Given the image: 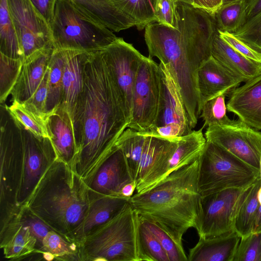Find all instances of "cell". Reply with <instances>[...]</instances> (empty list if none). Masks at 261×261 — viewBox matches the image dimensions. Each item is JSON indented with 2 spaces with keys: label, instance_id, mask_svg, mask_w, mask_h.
Listing matches in <instances>:
<instances>
[{
  "label": "cell",
  "instance_id": "6da1fadb",
  "mask_svg": "<svg viewBox=\"0 0 261 261\" xmlns=\"http://www.w3.org/2000/svg\"><path fill=\"white\" fill-rule=\"evenodd\" d=\"M72 123L79 150L72 167L87 182L117 148V141L129 123L101 49L85 54L83 88Z\"/></svg>",
  "mask_w": 261,
  "mask_h": 261
},
{
  "label": "cell",
  "instance_id": "7a4b0ae2",
  "mask_svg": "<svg viewBox=\"0 0 261 261\" xmlns=\"http://www.w3.org/2000/svg\"><path fill=\"white\" fill-rule=\"evenodd\" d=\"M177 12V28L152 23L145 27L144 38L148 57L168 65L179 87L189 126L194 128L201 110L198 70L211 56L218 30L214 16L202 9L178 2Z\"/></svg>",
  "mask_w": 261,
  "mask_h": 261
},
{
  "label": "cell",
  "instance_id": "3957f363",
  "mask_svg": "<svg viewBox=\"0 0 261 261\" xmlns=\"http://www.w3.org/2000/svg\"><path fill=\"white\" fill-rule=\"evenodd\" d=\"M49 138L33 134L1 104L0 229L27 205L43 175L57 159Z\"/></svg>",
  "mask_w": 261,
  "mask_h": 261
},
{
  "label": "cell",
  "instance_id": "277c9868",
  "mask_svg": "<svg viewBox=\"0 0 261 261\" xmlns=\"http://www.w3.org/2000/svg\"><path fill=\"white\" fill-rule=\"evenodd\" d=\"M199 161L171 172L150 190L134 194L129 203L141 221L155 224L180 246L184 234L196 228L201 211Z\"/></svg>",
  "mask_w": 261,
  "mask_h": 261
},
{
  "label": "cell",
  "instance_id": "5b68a950",
  "mask_svg": "<svg viewBox=\"0 0 261 261\" xmlns=\"http://www.w3.org/2000/svg\"><path fill=\"white\" fill-rule=\"evenodd\" d=\"M90 204L86 182L70 165L57 159L42 177L27 206L53 230L81 244Z\"/></svg>",
  "mask_w": 261,
  "mask_h": 261
},
{
  "label": "cell",
  "instance_id": "8992f818",
  "mask_svg": "<svg viewBox=\"0 0 261 261\" xmlns=\"http://www.w3.org/2000/svg\"><path fill=\"white\" fill-rule=\"evenodd\" d=\"M140 219L130 203L86 237L81 261H147L139 234Z\"/></svg>",
  "mask_w": 261,
  "mask_h": 261
},
{
  "label": "cell",
  "instance_id": "52a82bcc",
  "mask_svg": "<svg viewBox=\"0 0 261 261\" xmlns=\"http://www.w3.org/2000/svg\"><path fill=\"white\" fill-rule=\"evenodd\" d=\"M49 26L56 49L94 52L117 38L111 30L82 13L69 0H57Z\"/></svg>",
  "mask_w": 261,
  "mask_h": 261
},
{
  "label": "cell",
  "instance_id": "ba28073f",
  "mask_svg": "<svg viewBox=\"0 0 261 261\" xmlns=\"http://www.w3.org/2000/svg\"><path fill=\"white\" fill-rule=\"evenodd\" d=\"M198 161V189L202 197L227 189L246 188L260 176V170L211 142L206 141Z\"/></svg>",
  "mask_w": 261,
  "mask_h": 261
},
{
  "label": "cell",
  "instance_id": "9c48e42d",
  "mask_svg": "<svg viewBox=\"0 0 261 261\" xmlns=\"http://www.w3.org/2000/svg\"><path fill=\"white\" fill-rule=\"evenodd\" d=\"M161 79L159 64L152 58L144 56L136 79L132 118L127 128L144 132L154 126L160 99Z\"/></svg>",
  "mask_w": 261,
  "mask_h": 261
},
{
  "label": "cell",
  "instance_id": "30bf717a",
  "mask_svg": "<svg viewBox=\"0 0 261 261\" xmlns=\"http://www.w3.org/2000/svg\"><path fill=\"white\" fill-rule=\"evenodd\" d=\"M247 188L227 189L201 196L196 228L199 238H212L234 231L235 217Z\"/></svg>",
  "mask_w": 261,
  "mask_h": 261
},
{
  "label": "cell",
  "instance_id": "8fae6325",
  "mask_svg": "<svg viewBox=\"0 0 261 261\" xmlns=\"http://www.w3.org/2000/svg\"><path fill=\"white\" fill-rule=\"evenodd\" d=\"M23 54V62L54 49L50 26L30 0H7Z\"/></svg>",
  "mask_w": 261,
  "mask_h": 261
},
{
  "label": "cell",
  "instance_id": "7c38bea8",
  "mask_svg": "<svg viewBox=\"0 0 261 261\" xmlns=\"http://www.w3.org/2000/svg\"><path fill=\"white\" fill-rule=\"evenodd\" d=\"M204 137L259 170L261 166V132L240 119L229 125L208 126Z\"/></svg>",
  "mask_w": 261,
  "mask_h": 261
},
{
  "label": "cell",
  "instance_id": "4fadbf2b",
  "mask_svg": "<svg viewBox=\"0 0 261 261\" xmlns=\"http://www.w3.org/2000/svg\"><path fill=\"white\" fill-rule=\"evenodd\" d=\"M110 67L121 94L125 114L132 118L134 88L138 70L144 57L134 46L122 38H117L101 49Z\"/></svg>",
  "mask_w": 261,
  "mask_h": 261
},
{
  "label": "cell",
  "instance_id": "5bb4252c",
  "mask_svg": "<svg viewBox=\"0 0 261 261\" xmlns=\"http://www.w3.org/2000/svg\"><path fill=\"white\" fill-rule=\"evenodd\" d=\"M179 138L146 136L134 180L136 193L150 190L167 176L169 161L177 147Z\"/></svg>",
  "mask_w": 261,
  "mask_h": 261
},
{
  "label": "cell",
  "instance_id": "9a60e30c",
  "mask_svg": "<svg viewBox=\"0 0 261 261\" xmlns=\"http://www.w3.org/2000/svg\"><path fill=\"white\" fill-rule=\"evenodd\" d=\"M133 181L123 152L117 147L86 184L91 201L102 196H122L123 188Z\"/></svg>",
  "mask_w": 261,
  "mask_h": 261
},
{
  "label": "cell",
  "instance_id": "2e32d148",
  "mask_svg": "<svg viewBox=\"0 0 261 261\" xmlns=\"http://www.w3.org/2000/svg\"><path fill=\"white\" fill-rule=\"evenodd\" d=\"M161 95L157 118L154 126L178 124L188 133L190 128L184 104L178 85L167 64L160 61Z\"/></svg>",
  "mask_w": 261,
  "mask_h": 261
},
{
  "label": "cell",
  "instance_id": "e0dca14e",
  "mask_svg": "<svg viewBox=\"0 0 261 261\" xmlns=\"http://www.w3.org/2000/svg\"><path fill=\"white\" fill-rule=\"evenodd\" d=\"M226 107L243 122L261 130V73L234 89Z\"/></svg>",
  "mask_w": 261,
  "mask_h": 261
},
{
  "label": "cell",
  "instance_id": "ac0fdd59",
  "mask_svg": "<svg viewBox=\"0 0 261 261\" xmlns=\"http://www.w3.org/2000/svg\"><path fill=\"white\" fill-rule=\"evenodd\" d=\"M242 82L211 56L201 65L197 72V86L201 107L209 99L221 94L227 95Z\"/></svg>",
  "mask_w": 261,
  "mask_h": 261
},
{
  "label": "cell",
  "instance_id": "d6986e66",
  "mask_svg": "<svg viewBox=\"0 0 261 261\" xmlns=\"http://www.w3.org/2000/svg\"><path fill=\"white\" fill-rule=\"evenodd\" d=\"M59 50L62 51L64 60L60 107L67 112L72 121L74 108L83 88V62L86 51Z\"/></svg>",
  "mask_w": 261,
  "mask_h": 261
},
{
  "label": "cell",
  "instance_id": "ffe728a7",
  "mask_svg": "<svg viewBox=\"0 0 261 261\" xmlns=\"http://www.w3.org/2000/svg\"><path fill=\"white\" fill-rule=\"evenodd\" d=\"M46 124L49 138L59 159L72 167L78 154L71 119L59 107L48 116Z\"/></svg>",
  "mask_w": 261,
  "mask_h": 261
},
{
  "label": "cell",
  "instance_id": "44dd1931",
  "mask_svg": "<svg viewBox=\"0 0 261 261\" xmlns=\"http://www.w3.org/2000/svg\"><path fill=\"white\" fill-rule=\"evenodd\" d=\"M0 248L4 257L24 260L37 250V241L28 226L15 218L0 229Z\"/></svg>",
  "mask_w": 261,
  "mask_h": 261
},
{
  "label": "cell",
  "instance_id": "7402d4cb",
  "mask_svg": "<svg viewBox=\"0 0 261 261\" xmlns=\"http://www.w3.org/2000/svg\"><path fill=\"white\" fill-rule=\"evenodd\" d=\"M211 54V56L242 82L261 73V64L244 57L234 50L220 37L218 30L212 40Z\"/></svg>",
  "mask_w": 261,
  "mask_h": 261
},
{
  "label": "cell",
  "instance_id": "603a6c76",
  "mask_svg": "<svg viewBox=\"0 0 261 261\" xmlns=\"http://www.w3.org/2000/svg\"><path fill=\"white\" fill-rule=\"evenodd\" d=\"M53 50H44L23 62L11 93L13 100L24 102L34 94L46 72Z\"/></svg>",
  "mask_w": 261,
  "mask_h": 261
},
{
  "label": "cell",
  "instance_id": "cb8c5ba5",
  "mask_svg": "<svg viewBox=\"0 0 261 261\" xmlns=\"http://www.w3.org/2000/svg\"><path fill=\"white\" fill-rule=\"evenodd\" d=\"M69 1L82 13L112 31L118 32L136 25L110 0Z\"/></svg>",
  "mask_w": 261,
  "mask_h": 261
},
{
  "label": "cell",
  "instance_id": "d4e9b609",
  "mask_svg": "<svg viewBox=\"0 0 261 261\" xmlns=\"http://www.w3.org/2000/svg\"><path fill=\"white\" fill-rule=\"evenodd\" d=\"M241 239L234 230L214 237L199 238L189 250L188 261H232Z\"/></svg>",
  "mask_w": 261,
  "mask_h": 261
},
{
  "label": "cell",
  "instance_id": "484cf974",
  "mask_svg": "<svg viewBox=\"0 0 261 261\" xmlns=\"http://www.w3.org/2000/svg\"><path fill=\"white\" fill-rule=\"evenodd\" d=\"M129 199L118 196H102L91 200L82 229V241L123 211L129 203Z\"/></svg>",
  "mask_w": 261,
  "mask_h": 261
},
{
  "label": "cell",
  "instance_id": "4316f807",
  "mask_svg": "<svg viewBox=\"0 0 261 261\" xmlns=\"http://www.w3.org/2000/svg\"><path fill=\"white\" fill-rule=\"evenodd\" d=\"M260 187V176L247 188L245 196L238 209L234 219V230L241 238L253 232L260 205L259 197Z\"/></svg>",
  "mask_w": 261,
  "mask_h": 261
},
{
  "label": "cell",
  "instance_id": "83f0119b",
  "mask_svg": "<svg viewBox=\"0 0 261 261\" xmlns=\"http://www.w3.org/2000/svg\"><path fill=\"white\" fill-rule=\"evenodd\" d=\"M203 127L179 137L177 147L169 161L167 175L198 159L206 142L202 133Z\"/></svg>",
  "mask_w": 261,
  "mask_h": 261
},
{
  "label": "cell",
  "instance_id": "f1b7e54d",
  "mask_svg": "<svg viewBox=\"0 0 261 261\" xmlns=\"http://www.w3.org/2000/svg\"><path fill=\"white\" fill-rule=\"evenodd\" d=\"M50 253L56 260L81 261V244L51 230L44 238L38 254ZM42 258V257H41Z\"/></svg>",
  "mask_w": 261,
  "mask_h": 261
},
{
  "label": "cell",
  "instance_id": "f546056e",
  "mask_svg": "<svg viewBox=\"0 0 261 261\" xmlns=\"http://www.w3.org/2000/svg\"><path fill=\"white\" fill-rule=\"evenodd\" d=\"M0 53L23 60V54L12 20L7 0H0Z\"/></svg>",
  "mask_w": 261,
  "mask_h": 261
},
{
  "label": "cell",
  "instance_id": "4dcf8cb0",
  "mask_svg": "<svg viewBox=\"0 0 261 261\" xmlns=\"http://www.w3.org/2000/svg\"><path fill=\"white\" fill-rule=\"evenodd\" d=\"M64 60L62 51L54 48L49 64L48 95L45 108L47 117L60 106Z\"/></svg>",
  "mask_w": 261,
  "mask_h": 261
},
{
  "label": "cell",
  "instance_id": "1f68e13d",
  "mask_svg": "<svg viewBox=\"0 0 261 261\" xmlns=\"http://www.w3.org/2000/svg\"><path fill=\"white\" fill-rule=\"evenodd\" d=\"M120 11L132 18L138 30L156 22L154 16L157 0H110Z\"/></svg>",
  "mask_w": 261,
  "mask_h": 261
},
{
  "label": "cell",
  "instance_id": "d6a6232c",
  "mask_svg": "<svg viewBox=\"0 0 261 261\" xmlns=\"http://www.w3.org/2000/svg\"><path fill=\"white\" fill-rule=\"evenodd\" d=\"M7 108L12 117L25 128L37 136L49 138L46 119L25 103L13 100Z\"/></svg>",
  "mask_w": 261,
  "mask_h": 261
},
{
  "label": "cell",
  "instance_id": "836d02e7",
  "mask_svg": "<svg viewBox=\"0 0 261 261\" xmlns=\"http://www.w3.org/2000/svg\"><path fill=\"white\" fill-rule=\"evenodd\" d=\"M145 140L146 136L140 134L134 129L127 128L122 133L116 142V147L120 148L123 152L134 181Z\"/></svg>",
  "mask_w": 261,
  "mask_h": 261
},
{
  "label": "cell",
  "instance_id": "e575fe53",
  "mask_svg": "<svg viewBox=\"0 0 261 261\" xmlns=\"http://www.w3.org/2000/svg\"><path fill=\"white\" fill-rule=\"evenodd\" d=\"M246 0L222 5L214 14L217 30L233 34L243 24Z\"/></svg>",
  "mask_w": 261,
  "mask_h": 261
},
{
  "label": "cell",
  "instance_id": "d590c367",
  "mask_svg": "<svg viewBox=\"0 0 261 261\" xmlns=\"http://www.w3.org/2000/svg\"><path fill=\"white\" fill-rule=\"evenodd\" d=\"M23 62L0 53V102L5 103L19 75Z\"/></svg>",
  "mask_w": 261,
  "mask_h": 261
},
{
  "label": "cell",
  "instance_id": "8d00e7d4",
  "mask_svg": "<svg viewBox=\"0 0 261 261\" xmlns=\"http://www.w3.org/2000/svg\"><path fill=\"white\" fill-rule=\"evenodd\" d=\"M226 94L216 96L204 102L201 107L199 117L204 121L203 127L213 125L227 126L233 124L235 120L226 115Z\"/></svg>",
  "mask_w": 261,
  "mask_h": 261
},
{
  "label": "cell",
  "instance_id": "74e56055",
  "mask_svg": "<svg viewBox=\"0 0 261 261\" xmlns=\"http://www.w3.org/2000/svg\"><path fill=\"white\" fill-rule=\"evenodd\" d=\"M141 221L160 242L166 252L169 261H188L184 247L178 245L165 231L154 223Z\"/></svg>",
  "mask_w": 261,
  "mask_h": 261
},
{
  "label": "cell",
  "instance_id": "f35d334b",
  "mask_svg": "<svg viewBox=\"0 0 261 261\" xmlns=\"http://www.w3.org/2000/svg\"><path fill=\"white\" fill-rule=\"evenodd\" d=\"M232 261H261V231L241 238Z\"/></svg>",
  "mask_w": 261,
  "mask_h": 261
},
{
  "label": "cell",
  "instance_id": "ab89813d",
  "mask_svg": "<svg viewBox=\"0 0 261 261\" xmlns=\"http://www.w3.org/2000/svg\"><path fill=\"white\" fill-rule=\"evenodd\" d=\"M15 218L29 228L37 241V250L34 254H39L44 238L49 231L53 229L31 211L27 206L20 211Z\"/></svg>",
  "mask_w": 261,
  "mask_h": 261
},
{
  "label": "cell",
  "instance_id": "60d3db41",
  "mask_svg": "<svg viewBox=\"0 0 261 261\" xmlns=\"http://www.w3.org/2000/svg\"><path fill=\"white\" fill-rule=\"evenodd\" d=\"M232 34L261 54V12L246 22Z\"/></svg>",
  "mask_w": 261,
  "mask_h": 261
},
{
  "label": "cell",
  "instance_id": "b9f144b4",
  "mask_svg": "<svg viewBox=\"0 0 261 261\" xmlns=\"http://www.w3.org/2000/svg\"><path fill=\"white\" fill-rule=\"evenodd\" d=\"M139 234L141 246L147 261H169L160 242L141 221Z\"/></svg>",
  "mask_w": 261,
  "mask_h": 261
},
{
  "label": "cell",
  "instance_id": "7bdbcfd3",
  "mask_svg": "<svg viewBox=\"0 0 261 261\" xmlns=\"http://www.w3.org/2000/svg\"><path fill=\"white\" fill-rule=\"evenodd\" d=\"M177 2L176 0H157L154 13L156 22L177 28Z\"/></svg>",
  "mask_w": 261,
  "mask_h": 261
},
{
  "label": "cell",
  "instance_id": "ee69618b",
  "mask_svg": "<svg viewBox=\"0 0 261 261\" xmlns=\"http://www.w3.org/2000/svg\"><path fill=\"white\" fill-rule=\"evenodd\" d=\"M49 66L44 76L34 94L25 103L37 113L47 119L45 108L48 95Z\"/></svg>",
  "mask_w": 261,
  "mask_h": 261
},
{
  "label": "cell",
  "instance_id": "f6af8a7d",
  "mask_svg": "<svg viewBox=\"0 0 261 261\" xmlns=\"http://www.w3.org/2000/svg\"><path fill=\"white\" fill-rule=\"evenodd\" d=\"M220 37L244 57L261 64V54L255 51L232 34L218 30Z\"/></svg>",
  "mask_w": 261,
  "mask_h": 261
},
{
  "label": "cell",
  "instance_id": "bcb514c9",
  "mask_svg": "<svg viewBox=\"0 0 261 261\" xmlns=\"http://www.w3.org/2000/svg\"><path fill=\"white\" fill-rule=\"evenodd\" d=\"M138 133L145 136H152L164 139H171L189 134L178 124L153 126L145 132Z\"/></svg>",
  "mask_w": 261,
  "mask_h": 261
},
{
  "label": "cell",
  "instance_id": "7dc6e473",
  "mask_svg": "<svg viewBox=\"0 0 261 261\" xmlns=\"http://www.w3.org/2000/svg\"><path fill=\"white\" fill-rule=\"evenodd\" d=\"M30 1L49 25L53 17L57 0Z\"/></svg>",
  "mask_w": 261,
  "mask_h": 261
},
{
  "label": "cell",
  "instance_id": "c3c4849f",
  "mask_svg": "<svg viewBox=\"0 0 261 261\" xmlns=\"http://www.w3.org/2000/svg\"><path fill=\"white\" fill-rule=\"evenodd\" d=\"M223 0H193L192 6L202 9L212 15L222 5Z\"/></svg>",
  "mask_w": 261,
  "mask_h": 261
},
{
  "label": "cell",
  "instance_id": "681fc988",
  "mask_svg": "<svg viewBox=\"0 0 261 261\" xmlns=\"http://www.w3.org/2000/svg\"><path fill=\"white\" fill-rule=\"evenodd\" d=\"M246 7L243 24L261 12V0H246Z\"/></svg>",
  "mask_w": 261,
  "mask_h": 261
},
{
  "label": "cell",
  "instance_id": "f907efd6",
  "mask_svg": "<svg viewBox=\"0 0 261 261\" xmlns=\"http://www.w3.org/2000/svg\"><path fill=\"white\" fill-rule=\"evenodd\" d=\"M136 185L135 181L126 185L122 189L121 196L122 197L130 198L136 191Z\"/></svg>",
  "mask_w": 261,
  "mask_h": 261
},
{
  "label": "cell",
  "instance_id": "816d5d0a",
  "mask_svg": "<svg viewBox=\"0 0 261 261\" xmlns=\"http://www.w3.org/2000/svg\"><path fill=\"white\" fill-rule=\"evenodd\" d=\"M261 231V205L259 208L253 232Z\"/></svg>",
  "mask_w": 261,
  "mask_h": 261
},
{
  "label": "cell",
  "instance_id": "f5cc1de1",
  "mask_svg": "<svg viewBox=\"0 0 261 261\" xmlns=\"http://www.w3.org/2000/svg\"><path fill=\"white\" fill-rule=\"evenodd\" d=\"M177 2L185 3L192 5L193 0H176Z\"/></svg>",
  "mask_w": 261,
  "mask_h": 261
},
{
  "label": "cell",
  "instance_id": "db71d44e",
  "mask_svg": "<svg viewBox=\"0 0 261 261\" xmlns=\"http://www.w3.org/2000/svg\"><path fill=\"white\" fill-rule=\"evenodd\" d=\"M238 1V0H223V2H222V5L225 4H228V3H231V2H234V1Z\"/></svg>",
  "mask_w": 261,
  "mask_h": 261
}]
</instances>
